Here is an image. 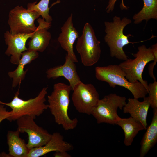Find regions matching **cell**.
<instances>
[{
	"mask_svg": "<svg viewBox=\"0 0 157 157\" xmlns=\"http://www.w3.org/2000/svg\"><path fill=\"white\" fill-rule=\"evenodd\" d=\"M50 0H41L36 3L37 2L29 3L27 5V9L29 10L35 11L38 12L45 21L51 22L52 20V17L49 14L50 7H49Z\"/></svg>",
	"mask_w": 157,
	"mask_h": 157,
	"instance_id": "obj_22",
	"label": "cell"
},
{
	"mask_svg": "<svg viewBox=\"0 0 157 157\" xmlns=\"http://www.w3.org/2000/svg\"><path fill=\"white\" fill-rule=\"evenodd\" d=\"M143 0V8L133 16V22L135 24L140 23L144 20L147 22L151 19H157V0Z\"/></svg>",
	"mask_w": 157,
	"mask_h": 157,
	"instance_id": "obj_21",
	"label": "cell"
},
{
	"mask_svg": "<svg viewBox=\"0 0 157 157\" xmlns=\"http://www.w3.org/2000/svg\"><path fill=\"white\" fill-rule=\"evenodd\" d=\"M138 49L136 53L133 54L134 59H128L119 65L129 82L134 83L139 81L145 87L148 93V82L143 79L142 74L147 64L154 61L155 58L151 47L147 48L145 45H142Z\"/></svg>",
	"mask_w": 157,
	"mask_h": 157,
	"instance_id": "obj_5",
	"label": "cell"
},
{
	"mask_svg": "<svg viewBox=\"0 0 157 157\" xmlns=\"http://www.w3.org/2000/svg\"><path fill=\"white\" fill-rule=\"evenodd\" d=\"M47 88V87L43 88L35 97L26 100L19 97V89L10 102H2L1 104L9 107L12 110L11 115L7 119L12 122L25 115L33 117L35 119L42 114L48 108V105L45 103Z\"/></svg>",
	"mask_w": 157,
	"mask_h": 157,
	"instance_id": "obj_4",
	"label": "cell"
},
{
	"mask_svg": "<svg viewBox=\"0 0 157 157\" xmlns=\"http://www.w3.org/2000/svg\"><path fill=\"white\" fill-rule=\"evenodd\" d=\"M131 22V19L126 17L121 19L120 17L116 16L113 17V22H104L106 34L104 40L109 47L111 57L124 61L128 59L123 47L129 44L135 42H129L128 37L132 36L130 34L124 35L123 31L125 27Z\"/></svg>",
	"mask_w": 157,
	"mask_h": 157,
	"instance_id": "obj_2",
	"label": "cell"
},
{
	"mask_svg": "<svg viewBox=\"0 0 157 157\" xmlns=\"http://www.w3.org/2000/svg\"><path fill=\"white\" fill-rule=\"evenodd\" d=\"M73 15L71 13L61 28V33L58 40L62 48L67 53V54L74 63L78 62L74 51L73 45L79 36V33L74 26Z\"/></svg>",
	"mask_w": 157,
	"mask_h": 157,
	"instance_id": "obj_13",
	"label": "cell"
},
{
	"mask_svg": "<svg viewBox=\"0 0 157 157\" xmlns=\"http://www.w3.org/2000/svg\"><path fill=\"white\" fill-rule=\"evenodd\" d=\"M155 59L154 62L150 63L148 67V72L150 76L151 77L154 81H156L155 77L154 75L153 70L154 66L156 65L157 62V56H154Z\"/></svg>",
	"mask_w": 157,
	"mask_h": 157,
	"instance_id": "obj_26",
	"label": "cell"
},
{
	"mask_svg": "<svg viewBox=\"0 0 157 157\" xmlns=\"http://www.w3.org/2000/svg\"><path fill=\"white\" fill-rule=\"evenodd\" d=\"M76 49L85 66L93 65L100 57V42L97 39L93 28L88 23L85 24L81 35L78 38Z\"/></svg>",
	"mask_w": 157,
	"mask_h": 157,
	"instance_id": "obj_6",
	"label": "cell"
},
{
	"mask_svg": "<svg viewBox=\"0 0 157 157\" xmlns=\"http://www.w3.org/2000/svg\"><path fill=\"white\" fill-rule=\"evenodd\" d=\"M71 90L69 85L56 83L54 85L53 91L47 97L48 108L53 116L55 122L65 131L75 128L78 122L76 118L71 119L68 114Z\"/></svg>",
	"mask_w": 157,
	"mask_h": 157,
	"instance_id": "obj_1",
	"label": "cell"
},
{
	"mask_svg": "<svg viewBox=\"0 0 157 157\" xmlns=\"http://www.w3.org/2000/svg\"><path fill=\"white\" fill-rule=\"evenodd\" d=\"M142 101L138 99L129 98L123 108L124 113H129L131 117L141 123L146 130L147 127V116L150 102L149 97H145Z\"/></svg>",
	"mask_w": 157,
	"mask_h": 157,
	"instance_id": "obj_16",
	"label": "cell"
},
{
	"mask_svg": "<svg viewBox=\"0 0 157 157\" xmlns=\"http://www.w3.org/2000/svg\"><path fill=\"white\" fill-rule=\"evenodd\" d=\"M20 133L17 130L9 131L7 134L9 154L11 157H27L29 149L25 140L19 136Z\"/></svg>",
	"mask_w": 157,
	"mask_h": 157,
	"instance_id": "obj_20",
	"label": "cell"
},
{
	"mask_svg": "<svg viewBox=\"0 0 157 157\" xmlns=\"http://www.w3.org/2000/svg\"><path fill=\"white\" fill-rule=\"evenodd\" d=\"M40 16L35 11L17 6L9 13L8 22L10 28V33L15 35L34 32L37 28L35 24V21Z\"/></svg>",
	"mask_w": 157,
	"mask_h": 157,
	"instance_id": "obj_8",
	"label": "cell"
},
{
	"mask_svg": "<svg viewBox=\"0 0 157 157\" xmlns=\"http://www.w3.org/2000/svg\"><path fill=\"white\" fill-rule=\"evenodd\" d=\"M33 117L25 115L17 121V130L20 133H26L28 141L26 146L30 150L46 144L50 139L51 134L43 128L38 126L35 122Z\"/></svg>",
	"mask_w": 157,
	"mask_h": 157,
	"instance_id": "obj_10",
	"label": "cell"
},
{
	"mask_svg": "<svg viewBox=\"0 0 157 157\" xmlns=\"http://www.w3.org/2000/svg\"><path fill=\"white\" fill-rule=\"evenodd\" d=\"M116 124L119 126L124 131V142L126 146H130L132 144L134 138L139 131L146 130L141 123L131 117L124 118L120 117Z\"/></svg>",
	"mask_w": 157,
	"mask_h": 157,
	"instance_id": "obj_19",
	"label": "cell"
},
{
	"mask_svg": "<svg viewBox=\"0 0 157 157\" xmlns=\"http://www.w3.org/2000/svg\"><path fill=\"white\" fill-rule=\"evenodd\" d=\"M38 56V51L28 49L22 53L17 68L15 70L9 72L8 73L9 77L13 79L12 87L15 88L19 85L24 79L28 70V69L24 70L25 66L30 63Z\"/></svg>",
	"mask_w": 157,
	"mask_h": 157,
	"instance_id": "obj_17",
	"label": "cell"
},
{
	"mask_svg": "<svg viewBox=\"0 0 157 157\" xmlns=\"http://www.w3.org/2000/svg\"><path fill=\"white\" fill-rule=\"evenodd\" d=\"M55 157H71L72 156L67 151L55 152L53 154Z\"/></svg>",
	"mask_w": 157,
	"mask_h": 157,
	"instance_id": "obj_27",
	"label": "cell"
},
{
	"mask_svg": "<svg viewBox=\"0 0 157 157\" xmlns=\"http://www.w3.org/2000/svg\"><path fill=\"white\" fill-rule=\"evenodd\" d=\"M2 102H1V101H0V104H2Z\"/></svg>",
	"mask_w": 157,
	"mask_h": 157,
	"instance_id": "obj_28",
	"label": "cell"
},
{
	"mask_svg": "<svg viewBox=\"0 0 157 157\" xmlns=\"http://www.w3.org/2000/svg\"><path fill=\"white\" fill-rule=\"evenodd\" d=\"M149 98L150 102V106L153 109L157 108V82L154 81L148 86Z\"/></svg>",
	"mask_w": 157,
	"mask_h": 157,
	"instance_id": "obj_23",
	"label": "cell"
},
{
	"mask_svg": "<svg viewBox=\"0 0 157 157\" xmlns=\"http://www.w3.org/2000/svg\"><path fill=\"white\" fill-rule=\"evenodd\" d=\"M48 79H56L62 76L69 81L72 90L81 81L78 74L74 63L66 55L65 61L62 65L57 66L48 69L46 72Z\"/></svg>",
	"mask_w": 157,
	"mask_h": 157,
	"instance_id": "obj_14",
	"label": "cell"
},
{
	"mask_svg": "<svg viewBox=\"0 0 157 157\" xmlns=\"http://www.w3.org/2000/svg\"><path fill=\"white\" fill-rule=\"evenodd\" d=\"M117 0H109L105 10L107 13L112 12L114 10V6ZM120 7L122 10L124 9L127 10L128 8L124 4V0H122Z\"/></svg>",
	"mask_w": 157,
	"mask_h": 157,
	"instance_id": "obj_24",
	"label": "cell"
},
{
	"mask_svg": "<svg viewBox=\"0 0 157 157\" xmlns=\"http://www.w3.org/2000/svg\"><path fill=\"white\" fill-rule=\"evenodd\" d=\"M34 32L29 34L12 35L9 31H7L4 33L5 43L8 46L5 53L8 56H11L10 61L12 64L18 65L22 53L28 50L26 46L27 40L31 37Z\"/></svg>",
	"mask_w": 157,
	"mask_h": 157,
	"instance_id": "obj_11",
	"label": "cell"
},
{
	"mask_svg": "<svg viewBox=\"0 0 157 157\" xmlns=\"http://www.w3.org/2000/svg\"><path fill=\"white\" fill-rule=\"evenodd\" d=\"M95 75L97 80L107 83L111 87L115 88L118 85L126 88L131 93L134 98H144L148 94L145 87L139 81L134 83L129 82L119 65L96 67Z\"/></svg>",
	"mask_w": 157,
	"mask_h": 157,
	"instance_id": "obj_3",
	"label": "cell"
},
{
	"mask_svg": "<svg viewBox=\"0 0 157 157\" xmlns=\"http://www.w3.org/2000/svg\"><path fill=\"white\" fill-rule=\"evenodd\" d=\"M37 21L39 25L31 38L28 49L42 52L48 46L51 39V34L47 30L51 27V22H47L40 18L38 19Z\"/></svg>",
	"mask_w": 157,
	"mask_h": 157,
	"instance_id": "obj_15",
	"label": "cell"
},
{
	"mask_svg": "<svg viewBox=\"0 0 157 157\" xmlns=\"http://www.w3.org/2000/svg\"><path fill=\"white\" fill-rule=\"evenodd\" d=\"M153 113L151 123L141 141L140 157L144 156L157 142V108L153 109Z\"/></svg>",
	"mask_w": 157,
	"mask_h": 157,
	"instance_id": "obj_18",
	"label": "cell"
},
{
	"mask_svg": "<svg viewBox=\"0 0 157 157\" xmlns=\"http://www.w3.org/2000/svg\"><path fill=\"white\" fill-rule=\"evenodd\" d=\"M11 114V111L7 110L6 108L4 107V105L0 104V124L3 120L7 119Z\"/></svg>",
	"mask_w": 157,
	"mask_h": 157,
	"instance_id": "obj_25",
	"label": "cell"
},
{
	"mask_svg": "<svg viewBox=\"0 0 157 157\" xmlns=\"http://www.w3.org/2000/svg\"><path fill=\"white\" fill-rule=\"evenodd\" d=\"M73 148L71 144L64 140V137L60 133L56 132L51 134L46 144L30 149L27 157H39L53 151L68 152Z\"/></svg>",
	"mask_w": 157,
	"mask_h": 157,
	"instance_id": "obj_12",
	"label": "cell"
},
{
	"mask_svg": "<svg viewBox=\"0 0 157 157\" xmlns=\"http://www.w3.org/2000/svg\"><path fill=\"white\" fill-rule=\"evenodd\" d=\"M72 100L76 109L79 113L91 115L99 100V94L92 84L81 81L73 89Z\"/></svg>",
	"mask_w": 157,
	"mask_h": 157,
	"instance_id": "obj_9",
	"label": "cell"
},
{
	"mask_svg": "<svg viewBox=\"0 0 157 157\" xmlns=\"http://www.w3.org/2000/svg\"><path fill=\"white\" fill-rule=\"evenodd\" d=\"M126 103V98L124 96L110 93L99 99L91 115L98 124H116L120 117L117 113L118 109L122 110Z\"/></svg>",
	"mask_w": 157,
	"mask_h": 157,
	"instance_id": "obj_7",
	"label": "cell"
}]
</instances>
